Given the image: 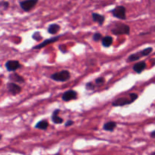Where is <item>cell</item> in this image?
Returning <instances> with one entry per match:
<instances>
[{"mask_svg": "<svg viewBox=\"0 0 155 155\" xmlns=\"http://www.w3.org/2000/svg\"><path fill=\"white\" fill-rule=\"evenodd\" d=\"M138 97L139 96L136 93L129 94L127 96L123 97V98H119L117 99L114 100L112 102V105L115 106V107H118V106H124L126 104H130L133 102H134L137 99Z\"/></svg>", "mask_w": 155, "mask_h": 155, "instance_id": "6da1fadb", "label": "cell"}, {"mask_svg": "<svg viewBox=\"0 0 155 155\" xmlns=\"http://www.w3.org/2000/svg\"><path fill=\"white\" fill-rule=\"evenodd\" d=\"M111 33L114 35H129L130 33V27L128 25L122 23H115L114 27L111 29Z\"/></svg>", "mask_w": 155, "mask_h": 155, "instance_id": "7a4b0ae2", "label": "cell"}, {"mask_svg": "<svg viewBox=\"0 0 155 155\" xmlns=\"http://www.w3.org/2000/svg\"><path fill=\"white\" fill-rule=\"evenodd\" d=\"M51 80L57 82H65L71 78V74L68 71L64 70V71H59V72L54 73L51 75Z\"/></svg>", "mask_w": 155, "mask_h": 155, "instance_id": "3957f363", "label": "cell"}, {"mask_svg": "<svg viewBox=\"0 0 155 155\" xmlns=\"http://www.w3.org/2000/svg\"><path fill=\"white\" fill-rule=\"evenodd\" d=\"M126 12H127V9H126V8L123 5L117 6L115 8H114L113 10L111 11V13L112 15H113V16L120 20L127 19Z\"/></svg>", "mask_w": 155, "mask_h": 155, "instance_id": "277c9868", "label": "cell"}, {"mask_svg": "<svg viewBox=\"0 0 155 155\" xmlns=\"http://www.w3.org/2000/svg\"><path fill=\"white\" fill-rule=\"evenodd\" d=\"M38 0H24L20 2V6L24 12H30L36 5Z\"/></svg>", "mask_w": 155, "mask_h": 155, "instance_id": "5b68a950", "label": "cell"}, {"mask_svg": "<svg viewBox=\"0 0 155 155\" xmlns=\"http://www.w3.org/2000/svg\"><path fill=\"white\" fill-rule=\"evenodd\" d=\"M5 66L6 69L10 71V72H14V71H17V70L21 68V64H20V62L18 61L15 60L8 61L5 64Z\"/></svg>", "mask_w": 155, "mask_h": 155, "instance_id": "8992f818", "label": "cell"}, {"mask_svg": "<svg viewBox=\"0 0 155 155\" xmlns=\"http://www.w3.org/2000/svg\"><path fill=\"white\" fill-rule=\"evenodd\" d=\"M61 98L62 100L64 101H69L71 100L76 99L77 98V92L76 91L72 90V89H70L62 95Z\"/></svg>", "mask_w": 155, "mask_h": 155, "instance_id": "52a82bcc", "label": "cell"}, {"mask_svg": "<svg viewBox=\"0 0 155 155\" xmlns=\"http://www.w3.org/2000/svg\"><path fill=\"white\" fill-rule=\"evenodd\" d=\"M7 88L8 92L12 95H18L21 92V87L15 83H8L7 85Z\"/></svg>", "mask_w": 155, "mask_h": 155, "instance_id": "ba28073f", "label": "cell"}, {"mask_svg": "<svg viewBox=\"0 0 155 155\" xmlns=\"http://www.w3.org/2000/svg\"><path fill=\"white\" fill-rule=\"evenodd\" d=\"M59 39V36H56V37H52L51 39H45L44 40L43 42H42L41 43H39V45H36V46L33 47V49H40V48H44L45 46H46L47 45H49V44L53 43V42H55L58 40Z\"/></svg>", "mask_w": 155, "mask_h": 155, "instance_id": "9c48e42d", "label": "cell"}, {"mask_svg": "<svg viewBox=\"0 0 155 155\" xmlns=\"http://www.w3.org/2000/svg\"><path fill=\"white\" fill-rule=\"evenodd\" d=\"M146 68V63L145 61H140L136 63L133 66V71L137 74H141Z\"/></svg>", "mask_w": 155, "mask_h": 155, "instance_id": "30bf717a", "label": "cell"}, {"mask_svg": "<svg viewBox=\"0 0 155 155\" xmlns=\"http://www.w3.org/2000/svg\"><path fill=\"white\" fill-rule=\"evenodd\" d=\"M92 18L94 22L98 23L100 26H101L104 24V20H105V18H104V15H101L98 13H92Z\"/></svg>", "mask_w": 155, "mask_h": 155, "instance_id": "8fae6325", "label": "cell"}, {"mask_svg": "<svg viewBox=\"0 0 155 155\" xmlns=\"http://www.w3.org/2000/svg\"><path fill=\"white\" fill-rule=\"evenodd\" d=\"M59 112H60V110H59V109L54 110V112H53L52 114V116H51V120H52V122L55 124H61L64 122L63 119H62L61 117H60L58 116Z\"/></svg>", "mask_w": 155, "mask_h": 155, "instance_id": "7c38bea8", "label": "cell"}, {"mask_svg": "<svg viewBox=\"0 0 155 155\" xmlns=\"http://www.w3.org/2000/svg\"><path fill=\"white\" fill-rule=\"evenodd\" d=\"M101 43H102V45L105 48H108L113 43V38L110 36H106L102 38L101 39Z\"/></svg>", "mask_w": 155, "mask_h": 155, "instance_id": "4fadbf2b", "label": "cell"}, {"mask_svg": "<svg viewBox=\"0 0 155 155\" xmlns=\"http://www.w3.org/2000/svg\"><path fill=\"white\" fill-rule=\"evenodd\" d=\"M116 127H117L116 123L113 122V121H110V122H107L104 124V126H103V130H105V131L113 132Z\"/></svg>", "mask_w": 155, "mask_h": 155, "instance_id": "5bb4252c", "label": "cell"}, {"mask_svg": "<svg viewBox=\"0 0 155 155\" xmlns=\"http://www.w3.org/2000/svg\"><path fill=\"white\" fill-rule=\"evenodd\" d=\"M144 57L143 54H142V51H139V52H136L134 53V54H132L131 55H130L127 58V61L128 62H132V61H135L139 60L141 58Z\"/></svg>", "mask_w": 155, "mask_h": 155, "instance_id": "9a60e30c", "label": "cell"}, {"mask_svg": "<svg viewBox=\"0 0 155 155\" xmlns=\"http://www.w3.org/2000/svg\"><path fill=\"white\" fill-rule=\"evenodd\" d=\"M9 79H10L11 80H12V81H15V82H18V83H24V79L21 76L18 75V74H16V73H13V74H11L10 76H9Z\"/></svg>", "mask_w": 155, "mask_h": 155, "instance_id": "2e32d148", "label": "cell"}, {"mask_svg": "<svg viewBox=\"0 0 155 155\" xmlns=\"http://www.w3.org/2000/svg\"><path fill=\"white\" fill-rule=\"evenodd\" d=\"M60 25L57 24H50L48 27V32L50 34H56L60 30Z\"/></svg>", "mask_w": 155, "mask_h": 155, "instance_id": "e0dca14e", "label": "cell"}, {"mask_svg": "<svg viewBox=\"0 0 155 155\" xmlns=\"http://www.w3.org/2000/svg\"><path fill=\"white\" fill-rule=\"evenodd\" d=\"M48 121L43 120L39 121V122L36 124V126H35V128L39 129V130H45L47 128H48Z\"/></svg>", "mask_w": 155, "mask_h": 155, "instance_id": "ac0fdd59", "label": "cell"}, {"mask_svg": "<svg viewBox=\"0 0 155 155\" xmlns=\"http://www.w3.org/2000/svg\"><path fill=\"white\" fill-rule=\"evenodd\" d=\"M152 51H153V48H151V47H148V48H145V49L142 50V54H143V56L148 55V54H151Z\"/></svg>", "mask_w": 155, "mask_h": 155, "instance_id": "d6986e66", "label": "cell"}, {"mask_svg": "<svg viewBox=\"0 0 155 155\" xmlns=\"http://www.w3.org/2000/svg\"><path fill=\"white\" fill-rule=\"evenodd\" d=\"M95 84L97 86H101V85H104L105 83V79L104 77H98L95 80Z\"/></svg>", "mask_w": 155, "mask_h": 155, "instance_id": "ffe728a7", "label": "cell"}, {"mask_svg": "<svg viewBox=\"0 0 155 155\" xmlns=\"http://www.w3.org/2000/svg\"><path fill=\"white\" fill-rule=\"evenodd\" d=\"M92 39H93L95 42H98V41L102 39V36H101V33H94V35L92 36Z\"/></svg>", "mask_w": 155, "mask_h": 155, "instance_id": "44dd1931", "label": "cell"}, {"mask_svg": "<svg viewBox=\"0 0 155 155\" xmlns=\"http://www.w3.org/2000/svg\"><path fill=\"white\" fill-rule=\"evenodd\" d=\"M86 88L88 90H92V89H95V85L92 83H88L86 85Z\"/></svg>", "mask_w": 155, "mask_h": 155, "instance_id": "7402d4cb", "label": "cell"}, {"mask_svg": "<svg viewBox=\"0 0 155 155\" xmlns=\"http://www.w3.org/2000/svg\"><path fill=\"white\" fill-rule=\"evenodd\" d=\"M74 124V121H72V120H68V121H67L66 124H65V127H70V126L73 125V124Z\"/></svg>", "mask_w": 155, "mask_h": 155, "instance_id": "603a6c76", "label": "cell"}, {"mask_svg": "<svg viewBox=\"0 0 155 155\" xmlns=\"http://www.w3.org/2000/svg\"><path fill=\"white\" fill-rule=\"evenodd\" d=\"M0 5H2L4 8H5L9 6L8 2H3L2 3H0Z\"/></svg>", "mask_w": 155, "mask_h": 155, "instance_id": "cb8c5ba5", "label": "cell"}, {"mask_svg": "<svg viewBox=\"0 0 155 155\" xmlns=\"http://www.w3.org/2000/svg\"><path fill=\"white\" fill-rule=\"evenodd\" d=\"M151 138H154V139H155V131H153L152 133H151Z\"/></svg>", "mask_w": 155, "mask_h": 155, "instance_id": "d4e9b609", "label": "cell"}, {"mask_svg": "<svg viewBox=\"0 0 155 155\" xmlns=\"http://www.w3.org/2000/svg\"><path fill=\"white\" fill-rule=\"evenodd\" d=\"M2 135L0 134V141H1V139H2Z\"/></svg>", "mask_w": 155, "mask_h": 155, "instance_id": "484cf974", "label": "cell"}, {"mask_svg": "<svg viewBox=\"0 0 155 155\" xmlns=\"http://www.w3.org/2000/svg\"><path fill=\"white\" fill-rule=\"evenodd\" d=\"M151 155H155V152H154V153H152V154H151Z\"/></svg>", "mask_w": 155, "mask_h": 155, "instance_id": "4316f807", "label": "cell"}, {"mask_svg": "<svg viewBox=\"0 0 155 155\" xmlns=\"http://www.w3.org/2000/svg\"><path fill=\"white\" fill-rule=\"evenodd\" d=\"M153 29H154V30H155V27H154V28H153Z\"/></svg>", "mask_w": 155, "mask_h": 155, "instance_id": "83f0119b", "label": "cell"}]
</instances>
